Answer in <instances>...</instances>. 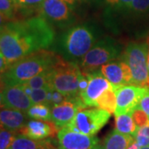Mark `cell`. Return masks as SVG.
I'll return each instance as SVG.
<instances>
[{
	"label": "cell",
	"instance_id": "obj_39",
	"mask_svg": "<svg viewBox=\"0 0 149 149\" xmlns=\"http://www.w3.org/2000/svg\"><path fill=\"white\" fill-rule=\"evenodd\" d=\"M1 75H2V74L0 73V80H1Z\"/></svg>",
	"mask_w": 149,
	"mask_h": 149
},
{
	"label": "cell",
	"instance_id": "obj_11",
	"mask_svg": "<svg viewBox=\"0 0 149 149\" xmlns=\"http://www.w3.org/2000/svg\"><path fill=\"white\" fill-rule=\"evenodd\" d=\"M101 74L109 80L113 88L124 85H131L132 72L128 65L122 59L111 61L103 65L100 68Z\"/></svg>",
	"mask_w": 149,
	"mask_h": 149
},
{
	"label": "cell",
	"instance_id": "obj_13",
	"mask_svg": "<svg viewBox=\"0 0 149 149\" xmlns=\"http://www.w3.org/2000/svg\"><path fill=\"white\" fill-rule=\"evenodd\" d=\"M59 128L52 120L32 119L18 131V133L35 140L54 138L58 133Z\"/></svg>",
	"mask_w": 149,
	"mask_h": 149
},
{
	"label": "cell",
	"instance_id": "obj_19",
	"mask_svg": "<svg viewBox=\"0 0 149 149\" xmlns=\"http://www.w3.org/2000/svg\"><path fill=\"white\" fill-rule=\"evenodd\" d=\"M115 129L123 134H128L134 138L138 130L132 117V113H125L115 115Z\"/></svg>",
	"mask_w": 149,
	"mask_h": 149
},
{
	"label": "cell",
	"instance_id": "obj_21",
	"mask_svg": "<svg viewBox=\"0 0 149 149\" xmlns=\"http://www.w3.org/2000/svg\"><path fill=\"white\" fill-rule=\"evenodd\" d=\"M21 85L33 104H46L49 105L52 93L54 90L50 88L32 89L26 85Z\"/></svg>",
	"mask_w": 149,
	"mask_h": 149
},
{
	"label": "cell",
	"instance_id": "obj_23",
	"mask_svg": "<svg viewBox=\"0 0 149 149\" xmlns=\"http://www.w3.org/2000/svg\"><path fill=\"white\" fill-rule=\"evenodd\" d=\"M26 114L33 119L52 120V107L46 104H33Z\"/></svg>",
	"mask_w": 149,
	"mask_h": 149
},
{
	"label": "cell",
	"instance_id": "obj_4",
	"mask_svg": "<svg viewBox=\"0 0 149 149\" xmlns=\"http://www.w3.org/2000/svg\"><path fill=\"white\" fill-rule=\"evenodd\" d=\"M148 51V42H132L123 54L122 60L132 72L131 85L149 88Z\"/></svg>",
	"mask_w": 149,
	"mask_h": 149
},
{
	"label": "cell",
	"instance_id": "obj_16",
	"mask_svg": "<svg viewBox=\"0 0 149 149\" xmlns=\"http://www.w3.org/2000/svg\"><path fill=\"white\" fill-rule=\"evenodd\" d=\"M26 113L17 109L3 108L0 109V127L17 132L27 123Z\"/></svg>",
	"mask_w": 149,
	"mask_h": 149
},
{
	"label": "cell",
	"instance_id": "obj_32",
	"mask_svg": "<svg viewBox=\"0 0 149 149\" xmlns=\"http://www.w3.org/2000/svg\"><path fill=\"white\" fill-rule=\"evenodd\" d=\"M5 87L4 83L0 80V109L4 108V104H3V91Z\"/></svg>",
	"mask_w": 149,
	"mask_h": 149
},
{
	"label": "cell",
	"instance_id": "obj_31",
	"mask_svg": "<svg viewBox=\"0 0 149 149\" xmlns=\"http://www.w3.org/2000/svg\"><path fill=\"white\" fill-rule=\"evenodd\" d=\"M11 64L6 60V58L3 56V55L0 52V73L3 74L4 71L9 68Z\"/></svg>",
	"mask_w": 149,
	"mask_h": 149
},
{
	"label": "cell",
	"instance_id": "obj_28",
	"mask_svg": "<svg viewBox=\"0 0 149 149\" xmlns=\"http://www.w3.org/2000/svg\"><path fill=\"white\" fill-rule=\"evenodd\" d=\"M129 9L137 13H147L149 12V0H133Z\"/></svg>",
	"mask_w": 149,
	"mask_h": 149
},
{
	"label": "cell",
	"instance_id": "obj_12",
	"mask_svg": "<svg viewBox=\"0 0 149 149\" xmlns=\"http://www.w3.org/2000/svg\"><path fill=\"white\" fill-rule=\"evenodd\" d=\"M38 11L47 22L57 23L68 21L71 17L69 3L63 0H44Z\"/></svg>",
	"mask_w": 149,
	"mask_h": 149
},
{
	"label": "cell",
	"instance_id": "obj_36",
	"mask_svg": "<svg viewBox=\"0 0 149 149\" xmlns=\"http://www.w3.org/2000/svg\"><path fill=\"white\" fill-rule=\"evenodd\" d=\"M47 149H58V148H55V147H54L52 144H51V145H50V146H49V147H48V148Z\"/></svg>",
	"mask_w": 149,
	"mask_h": 149
},
{
	"label": "cell",
	"instance_id": "obj_33",
	"mask_svg": "<svg viewBox=\"0 0 149 149\" xmlns=\"http://www.w3.org/2000/svg\"><path fill=\"white\" fill-rule=\"evenodd\" d=\"M8 22V20L5 17L0 13V29L3 27V25L5 24L6 22Z\"/></svg>",
	"mask_w": 149,
	"mask_h": 149
},
{
	"label": "cell",
	"instance_id": "obj_35",
	"mask_svg": "<svg viewBox=\"0 0 149 149\" xmlns=\"http://www.w3.org/2000/svg\"><path fill=\"white\" fill-rule=\"evenodd\" d=\"M63 1L66 2V3H68L69 4H73V3H75V2H77L78 0H63Z\"/></svg>",
	"mask_w": 149,
	"mask_h": 149
},
{
	"label": "cell",
	"instance_id": "obj_14",
	"mask_svg": "<svg viewBox=\"0 0 149 149\" xmlns=\"http://www.w3.org/2000/svg\"><path fill=\"white\" fill-rule=\"evenodd\" d=\"M4 108L26 112L33 103L21 85H5L3 91Z\"/></svg>",
	"mask_w": 149,
	"mask_h": 149
},
{
	"label": "cell",
	"instance_id": "obj_25",
	"mask_svg": "<svg viewBox=\"0 0 149 149\" xmlns=\"http://www.w3.org/2000/svg\"><path fill=\"white\" fill-rule=\"evenodd\" d=\"M17 132L0 127V149H8L17 135Z\"/></svg>",
	"mask_w": 149,
	"mask_h": 149
},
{
	"label": "cell",
	"instance_id": "obj_38",
	"mask_svg": "<svg viewBox=\"0 0 149 149\" xmlns=\"http://www.w3.org/2000/svg\"><path fill=\"white\" fill-rule=\"evenodd\" d=\"M148 74H149V51H148Z\"/></svg>",
	"mask_w": 149,
	"mask_h": 149
},
{
	"label": "cell",
	"instance_id": "obj_18",
	"mask_svg": "<svg viewBox=\"0 0 149 149\" xmlns=\"http://www.w3.org/2000/svg\"><path fill=\"white\" fill-rule=\"evenodd\" d=\"M51 144L52 141L49 139L35 140L17 133L8 149H47Z\"/></svg>",
	"mask_w": 149,
	"mask_h": 149
},
{
	"label": "cell",
	"instance_id": "obj_3",
	"mask_svg": "<svg viewBox=\"0 0 149 149\" xmlns=\"http://www.w3.org/2000/svg\"><path fill=\"white\" fill-rule=\"evenodd\" d=\"M82 70L74 62L59 58L52 68V86L55 91L75 102L80 109L86 107L80 97V80Z\"/></svg>",
	"mask_w": 149,
	"mask_h": 149
},
{
	"label": "cell",
	"instance_id": "obj_5",
	"mask_svg": "<svg viewBox=\"0 0 149 149\" xmlns=\"http://www.w3.org/2000/svg\"><path fill=\"white\" fill-rule=\"evenodd\" d=\"M95 32L88 25H78L69 29L61 38V47L70 59L83 58L96 43Z\"/></svg>",
	"mask_w": 149,
	"mask_h": 149
},
{
	"label": "cell",
	"instance_id": "obj_15",
	"mask_svg": "<svg viewBox=\"0 0 149 149\" xmlns=\"http://www.w3.org/2000/svg\"><path fill=\"white\" fill-rule=\"evenodd\" d=\"M80 109H81L75 102L66 100L52 107V121L59 129L66 127L74 119Z\"/></svg>",
	"mask_w": 149,
	"mask_h": 149
},
{
	"label": "cell",
	"instance_id": "obj_30",
	"mask_svg": "<svg viewBox=\"0 0 149 149\" xmlns=\"http://www.w3.org/2000/svg\"><path fill=\"white\" fill-rule=\"evenodd\" d=\"M139 106L146 113L149 119V91L141 99Z\"/></svg>",
	"mask_w": 149,
	"mask_h": 149
},
{
	"label": "cell",
	"instance_id": "obj_34",
	"mask_svg": "<svg viewBox=\"0 0 149 149\" xmlns=\"http://www.w3.org/2000/svg\"><path fill=\"white\" fill-rule=\"evenodd\" d=\"M127 149H141V147H140L139 145V143L134 140V142H133V143L131 144Z\"/></svg>",
	"mask_w": 149,
	"mask_h": 149
},
{
	"label": "cell",
	"instance_id": "obj_37",
	"mask_svg": "<svg viewBox=\"0 0 149 149\" xmlns=\"http://www.w3.org/2000/svg\"><path fill=\"white\" fill-rule=\"evenodd\" d=\"M141 149H149V146H148V147H143V148H141Z\"/></svg>",
	"mask_w": 149,
	"mask_h": 149
},
{
	"label": "cell",
	"instance_id": "obj_24",
	"mask_svg": "<svg viewBox=\"0 0 149 149\" xmlns=\"http://www.w3.org/2000/svg\"><path fill=\"white\" fill-rule=\"evenodd\" d=\"M20 10L17 0H0V13L8 21L14 20L17 13Z\"/></svg>",
	"mask_w": 149,
	"mask_h": 149
},
{
	"label": "cell",
	"instance_id": "obj_1",
	"mask_svg": "<svg viewBox=\"0 0 149 149\" xmlns=\"http://www.w3.org/2000/svg\"><path fill=\"white\" fill-rule=\"evenodd\" d=\"M55 32L43 17L12 20L0 29V52L13 64L17 61L52 45Z\"/></svg>",
	"mask_w": 149,
	"mask_h": 149
},
{
	"label": "cell",
	"instance_id": "obj_22",
	"mask_svg": "<svg viewBox=\"0 0 149 149\" xmlns=\"http://www.w3.org/2000/svg\"><path fill=\"white\" fill-rule=\"evenodd\" d=\"M52 68L47 70L42 73L38 74L36 76L32 77L30 80H28L22 85L28 86V87L32 88V89H39V88L52 89Z\"/></svg>",
	"mask_w": 149,
	"mask_h": 149
},
{
	"label": "cell",
	"instance_id": "obj_26",
	"mask_svg": "<svg viewBox=\"0 0 149 149\" xmlns=\"http://www.w3.org/2000/svg\"><path fill=\"white\" fill-rule=\"evenodd\" d=\"M132 117L138 128L149 123V119L146 113L138 105L132 112Z\"/></svg>",
	"mask_w": 149,
	"mask_h": 149
},
{
	"label": "cell",
	"instance_id": "obj_6",
	"mask_svg": "<svg viewBox=\"0 0 149 149\" xmlns=\"http://www.w3.org/2000/svg\"><path fill=\"white\" fill-rule=\"evenodd\" d=\"M121 47L111 38H104L92 47L81 60L82 72L89 73L97 70L99 67L113 61L119 56Z\"/></svg>",
	"mask_w": 149,
	"mask_h": 149
},
{
	"label": "cell",
	"instance_id": "obj_9",
	"mask_svg": "<svg viewBox=\"0 0 149 149\" xmlns=\"http://www.w3.org/2000/svg\"><path fill=\"white\" fill-rule=\"evenodd\" d=\"M57 139L60 149H93L100 142L96 136L75 132L68 127L59 129Z\"/></svg>",
	"mask_w": 149,
	"mask_h": 149
},
{
	"label": "cell",
	"instance_id": "obj_2",
	"mask_svg": "<svg viewBox=\"0 0 149 149\" xmlns=\"http://www.w3.org/2000/svg\"><path fill=\"white\" fill-rule=\"evenodd\" d=\"M60 58L45 49L37 51L11 64L1 75L5 85H22L31 78L50 69Z\"/></svg>",
	"mask_w": 149,
	"mask_h": 149
},
{
	"label": "cell",
	"instance_id": "obj_29",
	"mask_svg": "<svg viewBox=\"0 0 149 149\" xmlns=\"http://www.w3.org/2000/svg\"><path fill=\"white\" fill-rule=\"evenodd\" d=\"M107 2L113 6L130 8V6L132 4L133 0H107Z\"/></svg>",
	"mask_w": 149,
	"mask_h": 149
},
{
	"label": "cell",
	"instance_id": "obj_10",
	"mask_svg": "<svg viewBox=\"0 0 149 149\" xmlns=\"http://www.w3.org/2000/svg\"><path fill=\"white\" fill-rule=\"evenodd\" d=\"M85 74L88 76L89 81L86 88L80 94V97L85 107H96L98 98L112 85L101 74L100 70H95Z\"/></svg>",
	"mask_w": 149,
	"mask_h": 149
},
{
	"label": "cell",
	"instance_id": "obj_27",
	"mask_svg": "<svg viewBox=\"0 0 149 149\" xmlns=\"http://www.w3.org/2000/svg\"><path fill=\"white\" fill-rule=\"evenodd\" d=\"M44 0H17L19 8L21 10H24L26 13L28 11L39 10Z\"/></svg>",
	"mask_w": 149,
	"mask_h": 149
},
{
	"label": "cell",
	"instance_id": "obj_8",
	"mask_svg": "<svg viewBox=\"0 0 149 149\" xmlns=\"http://www.w3.org/2000/svg\"><path fill=\"white\" fill-rule=\"evenodd\" d=\"M116 93L117 106L114 115L125 113H132L139 104L141 99L149 91V88H144L135 85H124L113 88Z\"/></svg>",
	"mask_w": 149,
	"mask_h": 149
},
{
	"label": "cell",
	"instance_id": "obj_7",
	"mask_svg": "<svg viewBox=\"0 0 149 149\" xmlns=\"http://www.w3.org/2000/svg\"><path fill=\"white\" fill-rule=\"evenodd\" d=\"M111 113L102 109H81L66 127L89 136H95L107 123Z\"/></svg>",
	"mask_w": 149,
	"mask_h": 149
},
{
	"label": "cell",
	"instance_id": "obj_17",
	"mask_svg": "<svg viewBox=\"0 0 149 149\" xmlns=\"http://www.w3.org/2000/svg\"><path fill=\"white\" fill-rule=\"evenodd\" d=\"M134 140L133 136L119 133L114 129L96 144L93 149H127Z\"/></svg>",
	"mask_w": 149,
	"mask_h": 149
},
{
	"label": "cell",
	"instance_id": "obj_20",
	"mask_svg": "<svg viewBox=\"0 0 149 149\" xmlns=\"http://www.w3.org/2000/svg\"><path fill=\"white\" fill-rule=\"evenodd\" d=\"M117 106V98L116 93L113 86L103 92L101 95L96 100V107L104 109L111 114L114 113Z\"/></svg>",
	"mask_w": 149,
	"mask_h": 149
}]
</instances>
